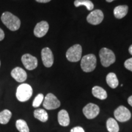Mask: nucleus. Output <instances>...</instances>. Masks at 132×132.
Segmentation results:
<instances>
[{
  "label": "nucleus",
  "instance_id": "a878e982",
  "mask_svg": "<svg viewBox=\"0 0 132 132\" xmlns=\"http://www.w3.org/2000/svg\"><path fill=\"white\" fill-rule=\"evenodd\" d=\"M4 37H5V34H4V31H3L2 29L0 28V41L3 40V39H4Z\"/></svg>",
  "mask_w": 132,
  "mask_h": 132
},
{
  "label": "nucleus",
  "instance_id": "9b49d317",
  "mask_svg": "<svg viewBox=\"0 0 132 132\" xmlns=\"http://www.w3.org/2000/svg\"><path fill=\"white\" fill-rule=\"evenodd\" d=\"M41 56L44 65L46 67H51L54 62V56L50 49L45 47L42 50Z\"/></svg>",
  "mask_w": 132,
  "mask_h": 132
},
{
  "label": "nucleus",
  "instance_id": "ddd939ff",
  "mask_svg": "<svg viewBox=\"0 0 132 132\" xmlns=\"http://www.w3.org/2000/svg\"><path fill=\"white\" fill-rule=\"evenodd\" d=\"M11 76L17 82H22L27 78V73L24 69L19 67L14 68L11 72Z\"/></svg>",
  "mask_w": 132,
  "mask_h": 132
},
{
  "label": "nucleus",
  "instance_id": "39448f33",
  "mask_svg": "<svg viewBox=\"0 0 132 132\" xmlns=\"http://www.w3.org/2000/svg\"><path fill=\"white\" fill-rule=\"evenodd\" d=\"M82 47L76 44L69 48L66 52V57L70 62H78L81 58Z\"/></svg>",
  "mask_w": 132,
  "mask_h": 132
},
{
  "label": "nucleus",
  "instance_id": "4be33fe9",
  "mask_svg": "<svg viewBox=\"0 0 132 132\" xmlns=\"http://www.w3.org/2000/svg\"><path fill=\"white\" fill-rule=\"evenodd\" d=\"M16 127L20 132H29V129L25 120L19 119L16 122Z\"/></svg>",
  "mask_w": 132,
  "mask_h": 132
},
{
  "label": "nucleus",
  "instance_id": "dca6fc26",
  "mask_svg": "<svg viewBox=\"0 0 132 132\" xmlns=\"http://www.w3.org/2000/svg\"><path fill=\"white\" fill-rule=\"evenodd\" d=\"M92 94L100 100H105L107 98V93L104 89L100 86H94L92 89Z\"/></svg>",
  "mask_w": 132,
  "mask_h": 132
},
{
  "label": "nucleus",
  "instance_id": "393cba45",
  "mask_svg": "<svg viewBox=\"0 0 132 132\" xmlns=\"http://www.w3.org/2000/svg\"><path fill=\"white\" fill-rule=\"evenodd\" d=\"M70 132H85V130L81 127H76L72 128Z\"/></svg>",
  "mask_w": 132,
  "mask_h": 132
},
{
  "label": "nucleus",
  "instance_id": "f8f14e48",
  "mask_svg": "<svg viewBox=\"0 0 132 132\" xmlns=\"http://www.w3.org/2000/svg\"><path fill=\"white\" fill-rule=\"evenodd\" d=\"M49 29V24L47 21H42L36 24L34 29V34L37 37H44Z\"/></svg>",
  "mask_w": 132,
  "mask_h": 132
},
{
  "label": "nucleus",
  "instance_id": "6ab92c4d",
  "mask_svg": "<svg viewBox=\"0 0 132 132\" xmlns=\"http://www.w3.org/2000/svg\"><path fill=\"white\" fill-rule=\"evenodd\" d=\"M106 128L109 132H119V127L114 119L109 118L106 121Z\"/></svg>",
  "mask_w": 132,
  "mask_h": 132
},
{
  "label": "nucleus",
  "instance_id": "7c9ffc66",
  "mask_svg": "<svg viewBox=\"0 0 132 132\" xmlns=\"http://www.w3.org/2000/svg\"><path fill=\"white\" fill-rule=\"evenodd\" d=\"M0 66H1V61H0Z\"/></svg>",
  "mask_w": 132,
  "mask_h": 132
},
{
  "label": "nucleus",
  "instance_id": "7ed1b4c3",
  "mask_svg": "<svg viewBox=\"0 0 132 132\" xmlns=\"http://www.w3.org/2000/svg\"><path fill=\"white\" fill-rule=\"evenodd\" d=\"M100 61L103 67H109L113 64L116 61L115 54L111 50L103 48L99 52Z\"/></svg>",
  "mask_w": 132,
  "mask_h": 132
},
{
  "label": "nucleus",
  "instance_id": "aec40b11",
  "mask_svg": "<svg viewBox=\"0 0 132 132\" xmlns=\"http://www.w3.org/2000/svg\"><path fill=\"white\" fill-rule=\"evenodd\" d=\"M74 5L77 7L85 6L88 11H92L94 9V4L90 0H75L74 1Z\"/></svg>",
  "mask_w": 132,
  "mask_h": 132
},
{
  "label": "nucleus",
  "instance_id": "bb28decb",
  "mask_svg": "<svg viewBox=\"0 0 132 132\" xmlns=\"http://www.w3.org/2000/svg\"><path fill=\"white\" fill-rule=\"evenodd\" d=\"M36 1L38 3H47L50 2L52 0H36Z\"/></svg>",
  "mask_w": 132,
  "mask_h": 132
},
{
  "label": "nucleus",
  "instance_id": "6e6552de",
  "mask_svg": "<svg viewBox=\"0 0 132 132\" xmlns=\"http://www.w3.org/2000/svg\"><path fill=\"white\" fill-rule=\"evenodd\" d=\"M21 62L24 67L29 70L35 69L37 67L38 61L36 57L33 56L30 54H24L21 57Z\"/></svg>",
  "mask_w": 132,
  "mask_h": 132
},
{
  "label": "nucleus",
  "instance_id": "0eeeda50",
  "mask_svg": "<svg viewBox=\"0 0 132 132\" xmlns=\"http://www.w3.org/2000/svg\"><path fill=\"white\" fill-rule=\"evenodd\" d=\"M115 118L121 122L128 121L131 118V113L126 107L123 106H119L114 112Z\"/></svg>",
  "mask_w": 132,
  "mask_h": 132
},
{
  "label": "nucleus",
  "instance_id": "20e7f679",
  "mask_svg": "<svg viewBox=\"0 0 132 132\" xmlns=\"http://www.w3.org/2000/svg\"><path fill=\"white\" fill-rule=\"evenodd\" d=\"M97 59L94 54H89L82 57L81 67L85 72H92L96 67Z\"/></svg>",
  "mask_w": 132,
  "mask_h": 132
},
{
  "label": "nucleus",
  "instance_id": "f03ea898",
  "mask_svg": "<svg viewBox=\"0 0 132 132\" xmlns=\"http://www.w3.org/2000/svg\"><path fill=\"white\" fill-rule=\"evenodd\" d=\"M32 95V89L28 84H21L17 87L16 97L18 100L21 102L28 101Z\"/></svg>",
  "mask_w": 132,
  "mask_h": 132
},
{
  "label": "nucleus",
  "instance_id": "4468645a",
  "mask_svg": "<svg viewBox=\"0 0 132 132\" xmlns=\"http://www.w3.org/2000/svg\"><path fill=\"white\" fill-rule=\"evenodd\" d=\"M57 119L59 124L63 127L68 126L70 123V118L67 111L65 110H62L58 113Z\"/></svg>",
  "mask_w": 132,
  "mask_h": 132
},
{
  "label": "nucleus",
  "instance_id": "1a4fd4ad",
  "mask_svg": "<svg viewBox=\"0 0 132 132\" xmlns=\"http://www.w3.org/2000/svg\"><path fill=\"white\" fill-rule=\"evenodd\" d=\"M82 112L86 118L92 119L98 116L100 112V108L95 104L90 103L84 107Z\"/></svg>",
  "mask_w": 132,
  "mask_h": 132
},
{
  "label": "nucleus",
  "instance_id": "2eb2a0df",
  "mask_svg": "<svg viewBox=\"0 0 132 132\" xmlns=\"http://www.w3.org/2000/svg\"><path fill=\"white\" fill-rule=\"evenodd\" d=\"M128 7L127 5H120L116 7L114 9V15L116 19H121L127 14Z\"/></svg>",
  "mask_w": 132,
  "mask_h": 132
},
{
  "label": "nucleus",
  "instance_id": "f3484780",
  "mask_svg": "<svg viewBox=\"0 0 132 132\" xmlns=\"http://www.w3.org/2000/svg\"><path fill=\"white\" fill-rule=\"evenodd\" d=\"M106 80L108 85L111 88L115 89L118 86L119 81L116 77V75L114 73L111 72V73H108L106 76Z\"/></svg>",
  "mask_w": 132,
  "mask_h": 132
},
{
  "label": "nucleus",
  "instance_id": "412c9836",
  "mask_svg": "<svg viewBox=\"0 0 132 132\" xmlns=\"http://www.w3.org/2000/svg\"><path fill=\"white\" fill-rule=\"evenodd\" d=\"M12 117V113L8 110H4L0 112V123L6 124L9 122Z\"/></svg>",
  "mask_w": 132,
  "mask_h": 132
},
{
  "label": "nucleus",
  "instance_id": "c85d7f7f",
  "mask_svg": "<svg viewBox=\"0 0 132 132\" xmlns=\"http://www.w3.org/2000/svg\"><path fill=\"white\" fill-rule=\"evenodd\" d=\"M128 51H129L130 54H131V55H132V45L130 46L129 48H128Z\"/></svg>",
  "mask_w": 132,
  "mask_h": 132
},
{
  "label": "nucleus",
  "instance_id": "a211bd4d",
  "mask_svg": "<svg viewBox=\"0 0 132 132\" xmlns=\"http://www.w3.org/2000/svg\"><path fill=\"white\" fill-rule=\"evenodd\" d=\"M34 118L42 122H45L48 119V115L45 110L43 109H37L34 111Z\"/></svg>",
  "mask_w": 132,
  "mask_h": 132
},
{
  "label": "nucleus",
  "instance_id": "423d86ee",
  "mask_svg": "<svg viewBox=\"0 0 132 132\" xmlns=\"http://www.w3.org/2000/svg\"><path fill=\"white\" fill-rule=\"evenodd\" d=\"M61 105L60 101L57 97L52 93H49L46 95L43 102V106L47 110H55L59 108Z\"/></svg>",
  "mask_w": 132,
  "mask_h": 132
},
{
  "label": "nucleus",
  "instance_id": "c756f323",
  "mask_svg": "<svg viewBox=\"0 0 132 132\" xmlns=\"http://www.w3.org/2000/svg\"><path fill=\"white\" fill-rule=\"evenodd\" d=\"M106 1H107V2H108V3H111V2H112V1H114V0H106Z\"/></svg>",
  "mask_w": 132,
  "mask_h": 132
},
{
  "label": "nucleus",
  "instance_id": "cd10ccee",
  "mask_svg": "<svg viewBox=\"0 0 132 132\" xmlns=\"http://www.w3.org/2000/svg\"><path fill=\"white\" fill-rule=\"evenodd\" d=\"M128 103L130 105V106H132V95H131V96L128 97Z\"/></svg>",
  "mask_w": 132,
  "mask_h": 132
},
{
  "label": "nucleus",
  "instance_id": "f257e3e1",
  "mask_svg": "<svg viewBox=\"0 0 132 132\" xmlns=\"http://www.w3.org/2000/svg\"><path fill=\"white\" fill-rule=\"evenodd\" d=\"M1 20L3 24L11 31H15L20 27L21 21L19 18L9 12L3 13Z\"/></svg>",
  "mask_w": 132,
  "mask_h": 132
},
{
  "label": "nucleus",
  "instance_id": "b1692460",
  "mask_svg": "<svg viewBox=\"0 0 132 132\" xmlns=\"http://www.w3.org/2000/svg\"><path fill=\"white\" fill-rule=\"evenodd\" d=\"M124 66L127 69L132 72V57L125 61L124 62Z\"/></svg>",
  "mask_w": 132,
  "mask_h": 132
},
{
  "label": "nucleus",
  "instance_id": "9d476101",
  "mask_svg": "<svg viewBox=\"0 0 132 132\" xmlns=\"http://www.w3.org/2000/svg\"><path fill=\"white\" fill-rule=\"evenodd\" d=\"M104 18L103 13L100 9H96L92 11L87 16V22L93 25H97L101 23Z\"/></svg>",
  "mask_w": 132,
  "mask_h": 132
},
{
  "label": "nucleus",
  "instance_id": "5701e85b",
  "mask_svg": "<svg viewBox=\"0 0 132 132\" xmlns=\"http://www.w3.org/2000/svg\"><path fill=\"white\" fill-rule=\"evenodd\" d=\"M44 99V96L42 94H39L37 96L35 97L34 101L32 102V106L34 108L39 107L42 103L43 100Z\"/></svg>",
  "mask_w": 132,
  "mask_h": 132
}]
</instances>
